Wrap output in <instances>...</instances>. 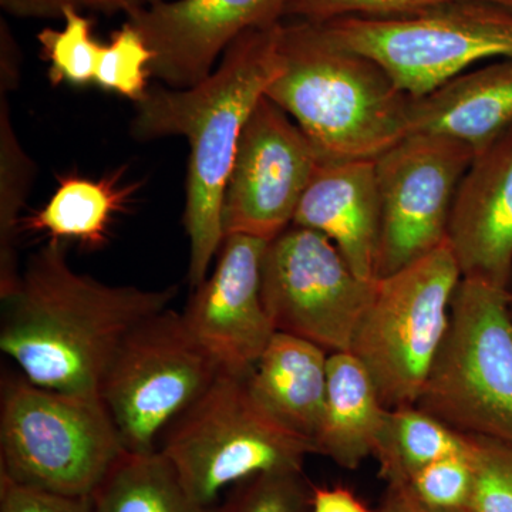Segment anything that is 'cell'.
Listing matches in <instances>:
<instances>
[{
    "instance_id": "cell-33",
    "label": "cell",
    "mask_w": 512,
    "mask_h": 512,
    "mask_svg": "<svg viewBox=\"0 0 512 512\" xmlns=\"http://www.w3.org/2000/svg\"><path fill=\"white\" fill-rule=\"evenodd\" d=\"M311 512H370V510L349 488L313 487Z\"/></svg>"
},
{
    "instance_id": "cell-8",
    "label": "cell",
    "mask_w": 512,
    "mask_h": 512,
    "mask_svg": "<svg viewBox=\"0 0 512 512\" xmlns=\"http://www.w3.org/2000/svg\"><path fill=\"white\" fill-rule=\"evenodd\" d=\"M322 26L340 45L379 63L412 99L481 60L512 59V9L493 2L453 3L399 18L346 16Z\"/></svg>"
},
{
    "instance_id": "cell-36",
    "label": "cell",
    "mask_w": 512,
    "mask_h": 512,
    "mask_svg": "<svg viewBox=\"0 0 512 512\" xmlns=\"http://www.w3.org/2000/svg\"><path fill=\"white\" fill-rule=\"evenodd\" d=\"M424 512H467V511H426V510H424Z\"/></svg>"
},
{
    "instance_id": "cell-25",
    "label": "cell",
    "mask_w": 512,
    "mask_h": 512,
    "mask_svg": "<svg viewBox=\"0 0 512 512\" xmlns=\"http://www.w3.org/2000/svg\"><path fill=\"white\" fill-rule=\"evenodd\" d=\"M153 52L143 36L124 22L113 33L109 45H103L94 83L137 103L146 96Z\"/></svg>"
},
{
    "instance_id": "cell-29",
    "label": "cell",
    "mask_w": 512,
    "mask_h": 512,
    "mask_svg": "<svg viewBox=\"0 0 512 512\" xmlns=\"http://www.w3.org/2000/svg\"><path fill=\"white\" fill-rule=\"evenodd\" d=\"M460 2L477 0H292L286 10V19L328 22V20L360 16V18H399L416 15L426 10ZM508 6L512 0H480Z\"/></svg>"
},
{
    "instance_id": "cell-4",
    "label": "cell",
    "mask_w": 512,
    "mask_h": 512,
    "mask_svg": "<svg viewBox=\"0 0 512 512\" xmlns=\"http://www.w3.org/2000/svg\"><path fill=\"white\" fill-rule=\"evenodd\" d=\"M126 453L101 397L3 376L0 477L47 493L92 497Z\"/></svg>"
},
{
    "instance_id": "cell-15",
    "label": "cell",
    "mask_w": 512,
    "mask_h": 512,
    "mask_svg": "<svg viewBox=\"0 0 512 512\" xmlns=\"http://www.w3.org/2000/svg\"><path fill=\"white\" fill-rule=\"evenodd\" d=\"M448 242L461 278L511 291L512 127L478 153L458 185Z\"/></svg>"
},
{
    "instance_id": "cell-37",
    "label": "cell",
    "mask_w": 512,
    "mask_h": 512,
    "mask_svg": "<svg viewBox=\"0 0 512 512\" xmlns=\"http://www.w3.org/2000/svg\"><path fill=\"white\" fill-rule=\"evenodd\" d=\"M510 309H511V315H512V295H511V299H510Z\"/></svg>"
},
{
    "instance_id": "cell-13",
    "label": "cell",
    "mask_w": 512,
    "mask_h": 512,
    "mask_svg": "<svg viewBox=\"0 0 512 512\" xmlns=\"http://www.w3.org/2000/svg\"><path fill=\"white\" fill-rule=\"evenodd\" d=\"M268 241L228 235L214 271L187 302L185 326L222 373L248 377L276 333L261 292Z\"/></svg>"
},
{
    "instance_id": "cell-9",
    "label": "cell",
    "mask_w": 512,
    "mask_h": 512,
    "mask_svg": "<svg viewBox=\"0 0 512 512\" xmlns=\"http://www.w3.org/2000/svg\"><path fill=\"white\" fill-rule=\"evenodd\" d=\"M220 373L188 332L183 315L167 308L124 338L107 367L100 397L128 453H154L165 430Z\"/></svg>"
},
{
    "instance_id": "cell-10",
    "label": "cell",
    "mask_w": 512,
    "mask_h": 512,
    "mask_svg": "<svg viewBox=\"0 0 512 512\" xmlns=\"http://www.w3.org/2000/svg\"><path fill=\"white\" fill-rule=\"evenodd\" d=\"M375 288L315 229L292 224L266 245L261 292L276 332L328 353L350 352Z\"/></svg>"
},
{
    "instance_id": "cell-27",
    "label": "cell",
    "mask_w": 512,
    "mask_h": 512,
    "mask_svg": "<svg viewBox=\"0 0 512 512\" xmlns=\"http://www.w3.org/2000/svg\"><path fill=\"white\" fill-rule=\"evenodd\" d=\"M466 437L474 470L467 512H512V441Z\"/></svg>"
},
{
    "instance_id": "cell-17",
    "label": "cell",
    "mask_w": 512,
    "mask_h": 512,
    "mask_svg": "<svg viewBox=\"0 0 512 512\" xmlns=\"http://www.w3.org/2000/svg\"><path fill=\"white\" fill-rule=\"evenodd\" d=\"M511 127L512 59L460 74L410 103L409 134L454 138L476 156Z\"/></svg>"
},
{
    "instance_id": "cell-19",
    "label": "cell",
    "mask_w": 512,
    "mask_h": 512,
    "mask_svg": "<svg viewBox=\"0 0 512 512\" xmlns=\"http://www.w3.org/2000/svg\"><path fill=\"white\" fill-rule=\"evenodd\" d=\"M387 410L360 360L350 352L330 353L328 394L316 454L346 470H356L373 456Z\"/></svg>"
},
{
    "instance_id": "cell-16",
    "label": "cell",
    "mask_w": 512,
    "mask_h": 512,
    "mask_svg": "<svg viewBox=\"0 0 512 512\" xmlns=\"http://www.w3.org/2000/svg\"><path fill=\"white\" fill-rule=\"evenodd\" d=\"M293 224L329 238L360 279L376 282L382 200L376 160H322Z\"/></svg>"
},
{
    "instance_id": "cell-12",
    "label": "cell",
    "mask_w": 512,
    "mask_h": 512,
    "mask_svg": "<svg viewBox=\"0 0 512 512\" xmlns=\"http://www.w3.org/2000/svg\"><path fill=\"white\" fill-rule=\"evenodd\" d=\"M322 161L302 128L262 97L242 130L222 198V229L272 241L291 227Z\"/></svg>"
},
{
    "instance_id": "cell-24",
    "label": "cell",
    "mask_w": 512,
    "mask_h": 512,
    "mask_svg": "<svg viewBox=\"0 0 512 512\" xmlns=\"http://www.w3.org/2000/svg\"><path fill=\"white\" fill-rule=\"evenodd\" d=\"M62 19V29L46 28L37 35L42 55L50 63V83H94L103 45L93 37L92 19L74 8L64 10Z\"/></svg>"
},
{
    "instance_id": "cell-21",
    "label": "cell",
    "mask_w": 512,
    "mask_h": 512,
    "mask_svg": "<svg viewBox=\"0 0 512 512\" xmlns=\"http://www.w3.org/2000/svg\"><path fill=\"white\" fill-rule=\"evenodd\" d=\"M466 448L464 434L417 406H406L387 410L373 457L379 463L380 477L387 484H409L421 468Z\"/></svg>"
},
{
    "instance_id": "cell-28",
    "label": "cell",
    "mask_w": 512,
    "mask_h": 512,
    "mask_svg": "<svg viewBox=\"0 0 512 512\" xmlns=\"http://www.w3.org/2000/svg\"><path fill=\"white\" fill-rule=\"evenodd\" d=\"M410 490L426 511H467L474 470L466 451L440 458L414 474Z\"/></svg>"
},
{
    "instance_id": "cell-31",
    "label": "cell",
    "mask_w": 512,
    "mask_h": 512,
    "mask_svg": "<svg viewBox=\"0 0 512 512\" xmlns=\"http://www.w3.org/2000/svg\"><path fill=\"white\" fill-rule=\"evenodd\" d=\"M0 8L15 18L62 19L69 8L100 12L101 0H0Z\"/></svg>"
},
{
    "instance_id": "cell-14",
    "label": "cell",
    "mask_w": 512,
    "mask_h": 512,
    "mask_svg": "<svg viewBox=\"0 0 512 512\" xmlns=\"http://www.w3.org/2000/svg\"><path fill=\"white\" fill-rule=\"evenodd\" d=\"M292 0H167L128 13L126 22L153 52L150 74L188 89L214 72L239 36L274 28Z\"/></svg>"
},
{
    "instance_id": "cell-1",
    "label": "cell",
    "mask_w": 512,
    "mask_h": 512,
    "mask_svg": "<svg viewBox=\"0 0 512 512\" xmlns=\"http://www.w3.org/2000/svg\"><path fill=\"white\" fill-rule=\"evenodd\" d=\"M178 286H113L74 271L67 242L33 252L16 288L0 298V350L30 383L100 397L101 382L124 338L167 309Z\"/></svg>"
},
{
    "instance_id": "cell-30",
    "label": "cell",
    "mask_w": 512,
    "mask_h": 512,
    "mask_svg": "<svg viewBox=\"0 0 512 512\" xmlns=\"http://www.w3.org/2000/svg\"><path fill=\"white\" fill-rule=\"evenodd\" d=\"M0 512H94L92 497L36 490L0 477Z\"/></svg>"
},
{
    "instance_id": "cell-11",
    "label": "cell",
    "mask_w": 512,
    "mask_h": 512,
    "mask_svg": "<svg viewBox=\"0 0 512 512\" xmlns=\"http://www.w3.org/2000/svg\"><path fill=\"white\" fill-rule=\"evenodd\" d=\"M473 148L439 134L414 133L376 160L382 234L376 278L399 272L448 241L458 185Z\"/></svg>"
},
{
    "instance_id": "cell-2",
    "label": "cell",
    "mask_w": 512,
    "mask_h": 512,
    "mask_svg": "<svg viewBox=\"0 0 512 512\" xmlns=\"http://www.w3.org/2000/svg\"><path fill=\"white\" fill-rule=\"evenodd\" d=\"M282 23L239 36L214 72L195 86L153 87L136 103L131 137L138 141L184 137L190 146L184 227L190 242L192 289L210 275L224 242L222 198L242 130L281 73Z\"/></svg>"
},
{
    "instance_id": "cell-3",
    "label": "cell",
    "mask_w": 512,
    "mask_h": 512,
    "mask_svg": "<svg viewBox=\"0 0 512 512\" xmlns=\"http://www.w3.org/2000/svg\"><path fill=\"white\" fill-rule=\"evenodd\" d=\"M279 52L281 73L265 96L302 128L322 160H377L409 136L412 97L322 23H282Z\"/></svg>"
},
{
    "instance_id": "cell-32",
    "label": "cell",
    "mask_w": 512,
    "mask_h": 512,
    "mask_svg": "<svg viewBox=\"0 0 512 512\" xmlns=\"http://www.w3.org/2000/svg\"><path fill=\"white\" fill-rule=\"evenodd\" d=\"M22 55L5 19L0 20V94L15 92L20 82Z\"/></svg>"
},
{
    "instance_id": "cell-7",
    "label": "cell",
    "mask_w": 512,
    "mask_h": 512,
    "mask_svg": "<svg viewBox=\"0 0 512 512\" xmlns=\"http://www.w3.org/2000/svg\"><path fill=\"white\" fill-rule=\"evenodd\" d=\"M461 281L450 242L396 274L377 279L350 353L366 367L386 409L414 406L448 325Z\"/></svg>"
},
{
    "instance_id": "cell-26",
    "label": "cell",
    "mask_w": 512,
    "mask_h": 512,
    "mask_svg": "<svg viewBox=\"0 0 512 512\" xmlns=\"http://www.w3.org/2000/svg\"><path fill=\"white\" fill-rule=\"evenodd\" d=\"M313 485L302 471H272L235 485L220 512H311Z\"/></svg>"
},
{
    "instance_id": "cell-6",
    "label": "cell",
    "mask_w": 512,
    "mask_h": 512,
    "mask_svg": "<svg viewBox=\"0 0 512 512\" xmlns=\"http://www.w3.org/2000/svg\"><path fill=\"white\" fill-rule=\"evenodd\" d=\"M158 451L188 493L218 505L220 493L258 474L302 471L312 444L271 416L248 377L220 373L200 399L165 430Z\"/></svg>"
},
{
    "instance_id": "cell-23",
    "label": "cell",
    "mask_w": 512,
    "mask_h": 512,
    "mask_svg": "<svg viewBox=\"0 0 512 512\" xmlns=\"http://www.w3.org/2000/svg\"><path fill=\"white\" fill-rule=\"evenodd\" d=\"M35 173L13 127L8 96L0 94V298L16 288L22 274L16 244Z\"/></svg>"
},
{
    "instance_id": "cell-18",
    "label": "cell",
    "mask_w": 512,
    "mask_h": 512,
    "mask_svg": "<svg viewBox=\"0 0 512 512\" xmlns=\"http://www.w3.org/2000/svg\"><path fill=\"white\" fill-rule=\"evenodd\" d=\"M329 355L315 343L276 332L248 376L266 412L313 448L325 414Z\"/></svg>"
},
{
    "instance_id": "cell-34",
    "label": "cell",
    "mask_w": 512,
    "mask_h": 512,
    "mask_svg": "<svg viewBox=\"0 0 512 512\" xmlns=\"http://www.w3.org/2000/svg\"><path fill=\"white\" fill-rule=\"evenodd\" d=\"M377 512H424L407 483H389Z\"/></svg>"
},
{
    "instance_id": "cell-5",
    "label": "cell",
    "mask_w": 512,
    "mask_h": 512,
    "mask_svg": "<svg viewBox=\"0 0 512 512\" xmlns=\"http://www.w3.org/2000/svg\"><path fill=\"white\" fill-rule=\"evenodd\" d=\"M512 292L461 278L414 406L466 436L512 441Z\"/></svg>"
},
{
    "instance_id": "cell-20",
    "label": "cell",
    "mask_w": 512,
    "mask_h": 512,
    "mask_svg": "<svg viewBox=\"0 0 512 512\" xmlns=\"http://www.w3.org/2000/svg\"><path fill=\"white\" fill-rule=\"evenodd\" d=\"M94 512H220L198 503L161 451L127 453L92 494Z\"/></svg>"
},
{
    "instance_id": "cell-35",
    "label": "cell",
    "mask_w": 512,
    "mask_h": 512,
    "mask_svg": "<svg viewBox=\"0 0 512 512\" xmlns=\"http://www.w3.org/2000/svg\"><path fill=\"white\" fill-rule=\"evenodd\" d=\"M167 2V0H101V10L103 13H128L136 12L138 9L148 8V6L157 5V3Z\"/></svg>"
},
{
    "instance_id": "cell-22",
    "label": "cell",
    "mask_w": 512,
    "mask_h": 512,
    "mask_svg": "<svg viewBox=\"0 0 512 512\" xmlns=\"http://www.w3.org/2000/svg\"><path fill=\"white\" fill-rule=\"evenodd\" d=\"M124 197L116 181L69 175L59 181L42 210L22 220V228L46 232L52 239H74L86 248H100L107 241L111 218L120 210Z\"/></svg>"
}]
</instances>
